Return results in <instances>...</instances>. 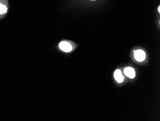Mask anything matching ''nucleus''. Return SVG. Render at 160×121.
Wrapping results in <instances>:
<instances>
[{"mask_svg": "<svg viewBox=\"0 0 160 121\" xmlns=\"http://www.w3.org/2000/svg\"><path fill=\"white\" fill-rule=\"evenodd\" d=\"M8 10V2L7 0H0V19L4 17Z\"/></svg>", "mask_w": 160, "mask_h": 121, "instance_id": "obj_1", "label": "nucleus"}, {"mask_svg": "<svg viewBox=\"0 0 160 121\" xmlns=\"http://www.w3.org/2000/svg\"><path fill=\"white\" fill-rule=\"evenodd\" d=\"M135 58L139 62L144 61L146 58V54L142 50H138L134 53Z\"/></svg>", "mask_w": 160, "mask_h": 121, "instance_id": "obj_2", "label": "nucleus"}, {"mask_svg": "<svg viewBox=\"0 0 160 121\" xmlns=\"http://www.w3.org/2000/svg\"><path fill=\"white\" fill-rule=\"evenodd\" d=\"M59 47L62 50L65 52H70L72 49V45L67 41H62L60 42Z\"/></svg>", "mask_w": 160, "mask_h": 121, "instance_id": "obj_3", "label": "nucleus"}, {"mask_svg": "<svg viewBox=\"0 0 160 121\" xmlns=\"http://www.w3.org/2000/svg\"><path fill=\"white\" fill-rule=\"evenodd\" d=\"M124 74L127 76L132 79L135 77V72L134 69L132 67L126 68L124 69Z\"/></svg>", "mask_w": 160, "mask_h": 121, "instance_id": "obj_4", "label": "nucleus"}, {"mask_svg": "<svg viewBox=\"0 0 160 121\" xmlns=\"http://www.w3.org/2000/svg\"><path fill=\"white\" fill-rule=\"evenodd\" d=\"M114 77L115 80L118 83H122L124 81V77L122 75L121 71L119 69H117L115 71L114 73Z\"/></svg>", "mask_w": 160, "mask_h": 121, "instance_id": "obj_5", "label": "nucleus"}, {"mask_svg": "<svg viewBox=\"0 0 160 121\" xmlns=\"http://www.w3.org/2000/svg\"><path fill=\"white\" fill-rule=\"evenodd\" d=\"M160 6H159V8H158V11H159V12H160Z\"/></svg>", "mask_w": 160, "mask_h": 121, "instance_id": "obj_6", "label": "nucleus"}, {"mask_svg": "<svg viewBox=\"0 0 160 121\" xmlns=\"http://www.w3.org/2000/svg\"><path fill=\"white\" fill-rule=\"evenodd\" d=\"M92 1H95V0H92Z\"/></svg>", "mask_w": 160, "mask_h": 121, "instance_id": "obj_7", "label": "nucleus"}]
</instances>
